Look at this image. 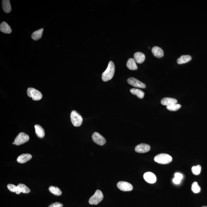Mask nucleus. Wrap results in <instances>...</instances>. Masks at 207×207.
Returning <instances> with one entry per match:
<instances>
[{"mask_svg": "<svg viewBox=\"0 0 207 207\" xmlns=\"http://www.w3.org/2000/svg\"><path fill=\"white\" fill-rule=\"evenodd\" d=\"M29 136L25 133H21L18 134L15 139V145H19L27 142L29 140Z\"/></svg>", "mask_w": 207, "mask_h": 207, "instance_id": "423d86ee", "label": "nucleus"}, {"mask_svg": "<svg viewBox=\"0 0 207 207\" xmlns=\"http://www.w3.org/2000/svg\"><path fill=\"white\" fill-rule=\"evenodd\" d=\"M0 30L2 32L10 34L12 32L11 28L6 22H2L0 25Z\"/></svg>", "mask_w": 207, "mask_h": 207, "instance_id": "dca6fc26", "label": "nucleus"}, {"mask_svg": "<svg viewBox=\"0 0 207 207\" xmlns=\"http://www.w3.org/2000/svg\"><path fill=\"white\" fill-rule=\"evenodd\" d=\"M192 190L194 193H197L200 192L201 188L199 186L198 183L197 182L193 183L192 186Z\"/></svg>", "mask_w": 207, "mask_h": 207, "instance_id": "a878e982", "label": "nucleus"}, {"mask_svg": "<svg viewBox=\"0 0 207 207\" xmlns=\"http://www.w3.org/2000/svg\"><path fill=\"white\" fill-rule=\"evenodd\" d=\"M2 7L4 11L6 13H10L11 11L12 8L10 1L9 0L2 1Z\"/></svg>", "mask_w": 207, "mask_h": 207, "instance_id": "aec40b11", "label": "nucleus"}, {"mask_svg": "<svg viewBox=\"0 0 207 207\" xmlns=\"http://www.w3.org/2000/svg\"><path fill=\"white\" fill-rule=\"evenodd\" d=\"M181 108V105L178 103L172 104L166 106V109L171 111H176Z\"/></svg>", "mask_w": 207, "mask_h": 207, "instance_id": "393cba45", "label": "nucleus"}, {"mask_svg": "<svg viewBox=\"0 0 207 207\" xmlns=\"http://www.w3.org/2000/svg\"><path fill=\"white\" fill-rule=\"evenodd\" d=\"M117 188L124 192H129L133 189V186L130 183L125 181H120L117 184Z\"/></svg>", "mask_w": 207, "mask_h": 207, "instance_id": "6e6552de", "label": "nucleus"}, {"mask_svg": "<svg viewBox=\"0 0 207 207\" xmlns=\"http://www.w3.org/2000/svg\"><path fill=\"white\" fill-rule=\"evenodd\" d=\"M63 204L59 202H56L49 206V207H62Z\"/></svg>", "mask_w": 207, "mask_h": 207, "instance_id": "c85d7f7f", "label": "nucleus"}, {"mask_svg": "<svg viewBox=\"0 0 207 207\" xmlns=\"http://www.w3.org/2000/svg\"><path fill=\"white\" fill-rule=\"evenodd\" d=\"M177 99L171 97H165L161 99V105L166 106L172 104L177 103Z\"/></svg>", "mask_w": 207, "mask_h": 207, "instance_id": "4468645a", "label": "nucleus"}, {"mask_svg": "<svg viewBox=\"0 0 207 207\" xmlns=\"http://www.w3.org/2000/svg\"><path fill=\"white\" fill-rule=\"evenodd\" d=\"M92 139L95 143L101 146L105 145L106 143V140L105 138L97 132L93 133L92 135Z\"/></svg>", "mask_w": 207, "mask_h": 207, "instance_id": "0eeeda50", "label": "nucleus"}, {"mask_svg": "<svg viewBox=\"0 0 207 207\" xmlns=\"http://www.w3.org/2000/svg\"><path fill=\"white\" fill-rule=\"evenodd\" d=\"M201 167L200 165H197L192 167V171L193 174L195 175H198L201 173Z\"/></svg>", "mask_w": 207, "mask_h": 207, "instance_id": "bb28decb", "label": "nucleus"}, {"mask_svg": "<svg viewBox=\"0 0 207 207\" xmlns=\"http://www.w3.org/2000/svg\"><path fill=\"white\" fill-rule=\"evenodd\" d=\"M175 177L180 180H182L183 178V175L181 173H176L175 175Z\"/></svg>", "mask_w": 207, "mask_h": 207, "instance_id": "c756f323", "label": "nucleus"}, {"mask_svg": "<svg viewBox=\"0 0 207 207\" xmlns=\"http://www.w3.org/2000/svg\"><path fill=\"white\" fill-rule=\"evenodd\" d=\"M27 94L34 101H39L42 98V94L41 92L33 88H29L27 89Z\"/></svg>", "mask_w": 207, "mask_h": 207, "instance_id": "39448f33", "label": "nucleus"}, {"mask_svg": "<svg viewBox=\"0 0 207 207\" xmlns=\"http://www.w3.org/2000/svg\"><path fill=\"white\" fill-rule=\"evenodd\" d=\"M152 52L155 57L161 58L164 55V52L162 49L158 46H154L152 49Z\"/></svg>", "mask_w": 207, "mask_h": 207, "instance_id": "f8f14e48", "label": "nucleus"}, {"mask_svg": "<svg viewBox=\"0 0 207 207\" xmlns=\"http://www.w3.org/2000/svg\"><path fill=\"white\" fill-rule=\"evenodd\" d=\"M35 133L38 137L40 138H43L45 136V131L41 125H35Z\"/></svg>", "mask_w": 207, "mask_h": 207, "instance_id": "6ab92c4d", "label": "nucleus"}, {"mask_svg": "<svg viewBox=\"0 0 207 207\" xmlns=\"http://www.w3.org/2000/svg\"><path fill=\"white\" fill-rule=\"evenodd\" d=\"M150 147L149 145L145 144H141L137 145L135 147L136 152L138 153H145L149 151Z\"/></svg>", "mask_w": 207, "mask_h": 207, "instance_id": "9d476101", "label": "nucleus"}, {"mask_svg": "<svg viewBox=\"0 0 207 207\" xmlns=\"http://www.w3.org/2000/svg\"><path fill=\"white\" fill-rule=\"evenodd\" d=\"M173 181L175 184H179L180 182H181V180L175 177L173 179Z\"/></svg>", "mask_w": 207, "mask_h": 207, "instance_id": "7c9ffc66", "label": "nucleus"}, {"mask_svg": "<svg viewBox=\"0 0 207 207\" xmlns=\"http://www.w3.org/2000/svg\"><path fill=\"white\" fill-rule=\"evenodd\" d=\"M7 188L9 190L13 192H16L17 189V187L16 186L13 184H10L7 185Z\"/></svg>", "mask_w": 207, "mask_h": 207, "instance_id": "cd10ccee", "label": "nucleus"}, {"mask_svg": "<svg viewBox=\"0 0 207 207\" xmlns=\"http://www.w3.org/2000/svg\"><path fill=\"white\" fill-rule=\"evenodd\" d=\"M202 207H207V206H203Z\"/></svg>", "mask_w": 207, "mask_h": 207, "instance_id": "473e14b6", "label": "nucleus"}, {"mask_svg": "<svg viewBox=\"0 0 207 207\" xmlns=\"http://www.w3.org/2000/svg\"><path fill=\"white\" fill-rule=\"evenodd\" d=\"M43 31V29H41L34 32L32 34V38L33 40L35 41L40 39L42 37Z\"/></svg>", "mask_w": 207, "mask_h": 207, "instance_id": "412c9836", "label": "nucleus"}, {"mask_svg": "<svg viewBox=\"0 0 207 207\" xmlns=\"http://www.w3.org/2000/svg\"><path fill=\"white\" fill-rule=\"evenodd\" d=\"M49 190L51 193L56 196H60L62 194L60 189L57 187L51 186L49 188Z\"/></svg>", "mask_w": 207, "mask_h": 207, "instance_id": "5701e85b", "label": "nucleus"}, {"mask_svg": "<svg viewBox=\"0 0 207 207\" xmlns=\"http://www.w3.org/2000/svg\"><path fill=\"white\" fill-rule=\"evenodd\" d=\"M172 160V156L166 153H161L156 155L154 158V161L158 164H167Z\"/></svg>", "mask_w": 207, "mask_h": 207, "instance_id": "f03ea898", "label": "nucleus"}, {"mask_svg": "<svg viewBox=\"0 0 207 207\" xmlns=\"http://www.w3.org/2000/svg\"><path fill=\"white\" fill-rule=\"evenodd\" d=\"M103 197V194L101 191L97 190L94 194L89 199V203L91 205H97L102 201Z\"/></svg>", "mask_w": 207, "mask_h": 207, "instance_id": "20e7f679", "label": "nucleus"}, {"mask_svg": "<svg viewBox=\"0 0 207 207\" xmlns=\"http://www.w3.org/2000/svg\"><path fill=\"white\" fill-rule=\"evenodd\" d=\"M115 67L113 61H110L105 71L102 73V81L106 82L111 80L114 75Z\"/></svg>", "mask_w": 207, "mask_h": 207, "instance_id": "f257e3e1", "label": "nucleus"}, {"mask_svg": "<svg viewBox=\"0 0 207 207\" xmlns=\"http://www.w3.org/2000/svg\"><path fill=\"white\" fill-rule=\"evenodd\" d=\"M134 60L136 63L139 64L143 63L145 61V56L143 53L141 52H137L134 55Z\"/></svg>", "mask_w": 207, "mask_h": 207, "instance_id": "2eb2a0df", "label": "nucleus"}, {"mask_svg": "<svg viewBox=\"0 0 207 207\" xmlns=\"http://www.w3.org/2000/svg\"><path fill=\"white\" fill-rule=\"evenodd\" d=\"M31 155L26 153V154H23L20 155L17 158V161L18 162L21 164H24L27 162L32 158Z\"/></svg>", "mask_w": 207, "mask_h": 207, "instance_id": "ddd939ff", "label": "nucleus"}, {"mask_svg": "<svg viewBox=\"0 0 207 207\" xmlns=\"http://www.w3.org/2000/svg\"><path fill=\"white\" fill-rule=\"evenodd\" d=\"M127 66L131 70H136L138 69L135 60L133 58L129 59L128 60L127 63Z\"/></svg>", "mask_w": 207, "mask_h": 207, "instance_id": "f3484780", "label": "nucleus"}, {"mask_svg": "<svg viewBox=\"0 0 207 207\" xmlns=\"http://www.w3.org/2000/svg\"><path fill=\"white\" fill-rule=\"evenodd\" d=\"M17 187L18 190L23 193H28L30 192V189L24 184H19L17 186Z\"/></svg>", "mask_w": 207, "mask_h": 207, "instance_id": "b1692460", "label": "nucleus"}, {"mask_svg": "<svg viewBox=\"0 0 207 207\" xmlns=\"http://www.w3.org/2000/svg\"><path fill=\"white\" fill-rule=\"evenodd\" d=\"M70 118L72 123L74 126L77 127L81 126L82 124V117L76 111H72L71 113Z\"/></svg>", "mask_w": 207, "mask_h": 207, "instance_id": "7ed1b4c3", "label": "nucleus"}, {"mask_svg": "<svg viewBox=\"0 0 207 207\" xmlns=\"http://www.w3.org/2000/svg\"><path fill=\"white\" fill-rule=\"evenodd\" d=\"M192 59V57L189 55H183L181 56L177 59V63L179 65L185 64L189 62Z\"/></svg>", "mask_w": 207, "mask_h": 207, "instance_id": "a211bd4d", "label": "nucleus"}, {"mask_svg": "<svg viewBox=\"0 0 207 207\" xmlns=\"http://www.w3.org/2000/svg\"><path fill=\"white\" fill-rule=\"evenodd\" d=\"M127 82L130 85L135 87L141 88H145L146 87L145 84L133 77H130L128 78Z\"/></svg>", "mask_w": 207, "mask_h": 207, "instance_id": "1a4fd4ad", "label": "nucleus"}, {"mask_svg": "<svg viewBox=\"0 0 207 207\" xmlns=\"http://www.w3.org/2000/svg\"><path fill=\"white\" fill-rule=\"evenodd\" d=\"M15 193H16L17 194H20L21 193V192H20V191L19 190H18V188H17V189L16 190V191Z\"/></svg>", "mask_w": 207, "mask_h": 207, "instance_id": "2f4dec72", "label": "nucleus"}, {"mask_svg": "<svg viewBox=\"0 0 207 207\" xmlns=\"http://www.w3.org/2000/svg\"><path fill=\"white\" fill-rule=\"evenodd\" d=\"M130 91L132 94L137 96V97L140 99L143 98L145 95L144 92L142 90L138 89L133 88L130 89Z\"/></svg>", "mask_w": 207, "mask_h": 207, "instance_id": "4be33fe9", "label": "nucleus"}, {"mask_svg": "<svg viewBox=\"0 0 207 207\" xmlns=\"http://www.w3.org/2000/svg\"><path fill=\"white\" fill-rule=\"evenodd\" d=\"M144 179L147 182L150 184H153L156 182L157 178L155 175L152 172H148L144 175Z\"/></svg>", "mask_w": 207, "mask_h": 207, "instance_id": "9b49d317", "label": "nucleus"}]
</instances>
